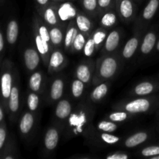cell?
<instances>
[{"instance_id":"1","label":"cell","mask_w":159,"mask_h":159,"mask_svg":"<svg viewBox=\"0 0 159 159\" xmlns=\"http://www.w3.org/2000/svg\"><path fill=\"white\" fill-rule=\"evenodd\" d=\"M123 63L120 51L110 54H101L96 60V68L92 84L96 85L114 79L120 72Z\"/></svg>"},{"instance_id":"2","label":"cell","mask_w":159,"mask_h":159,"mask_svg":"<svg viewBox=\"0 0 159 159\" xmlns=\"http://www.w3.org/2000/svg\"><path fill=\"white\" fill-rule=\"evenodd\" d=\"M94 116V110L89 104H79L74 109L68 119L67 120L64 128L66 130V136L68 138L86 134L90 122Z\"/></svg>"},{"instance_id":"3","label":"cell","mask_w":159,"mask_h":159,"mask_svg":"<svg viewBox=\"0 0 159 159\" xmlns=\"http://www.w3.org/2000/svg\"><path fill=\"white\" fill-rule=\"evenodd\" d=\"M33 34L34 45L41 56L43 66L48 68L50 55L53 51L49 34V26L43 19L34 15L33 18Z\"/></svg>"},{"instance_id":"4","label":"cell","mask_w":159,"mask_h":159,"mask_svg":"<svg viewBox=\"0 0 159 159\" xmlns=\"http://www.w3.org/2000/svg\"><path fill=\"white\" fill-rule=\"evenodd\" d=\"M48 79L44 97L48 104L56 103L57 101L63 98L66 84V78L60 72L51 75Z\"/></svg>"},{"instance_id":"5","label":"cell","mask_w":159,"mask_h":159,"mask_svg":"<svg viewBox=\"0 0 159 159\" xmlns=\"http://www.w3.org/2000/svg\"><path fill=\"white\" fill-rule=\"evenodd\" d=\"M154 105V99L145 98L144 96L137 99L123 100L113 106L115 110H124L130 114H139L145 113L150 111Z\"/></svg>"},{"instance_id":"6","label":"cell","mask_w":159,"mask_h":159,"mask_svg":"<svg viewBox=\"0 0 159 159\" xmlns=\"http://www.w3.org/2000/svg\"><path fill=\"white\" fill-rule=\"evenodd\" d=\"M115 9L120 20L126 24L131 23L137 18L138 8L134 0H116Z\"/></svg>"},{"instance_id":"7","label":"cell","mask_w":159,"mask_h":159,"mask_svg":"<svg viewBox=\"0 0 159 159\" xmlns=\"http://www.w3.org/2000/svg\"><path fill=\"white\" fill-rule=\"evenodd\" d=\"M141 40L142 30L138 28H135L133 36L126 42L124 48L120 51L123 61H129L133 58L138 50L140 48Z\"/></svg>"},{"instance_id":"8","label":"cell","mask_w":159,"mask_h":159,"mask_svg":"<svg viewBox=\"0 0 159 159\" xmlns=\"http://www.w3.org/2000/svg\"><path fill=\"white\" fill-rule=\"evenodd\" d=\"M124 32L121 28H114L109 31L103 46L100 50L101 54H110L119 51Z\"/></svg>"},{"instance_id":"9","label":"cell","mask_w":159,"mask_h":159,"mask_svg":"<svg viewBox=\"0 0 159 159\" xmlns=\"http://www.w3.org/2000/svg\"><path fill=\"white\" fill-rule=\"evenodd\" d=\"M74 110L72 102L68 98H61L56 102L54 110V117L56 119V124L60 125L64 130L65 123Z\"/></svg>"},{"instance_id":"10","label":"cell","mask_w":159,"mask_h":159,"mask_svg":"<svg viewBox=\"0 0 159 159\" xmlns=\"http://www.w3.org/2000/svg\"><path fill=\"white\" fill-rule=\"evenodd\" d=\"M62 130V127L57 124L47 128L43 136V148L47 152L50 153L57 148Z\"/></svg>"},{"instance_id":"11","label":"cell","mask_w":159,"mask_h":159,"mask_svg":"<svg viewBox=\"0 0 159 159\" xmlns=\"http://www.w3.org/2000/svg\"><path fill=\"white\" fill-rule=\"evenodd\" d=\"M96 68V61L88 59L81 61L77 65L75 71L76 79L83 82L85 85L92 83Z\"/></svg>"},{"instance_id":"12","label":"cell","mask_w":159,"mask_h":159,"mask_svg":"<svg viewBox=\"0 0 159 159\" xmlns=\"http://www.w3.org/2000/svg\"><path fill=\"white\" fill-rule=\"evenodd\" d=\"M68 64V60L61 49H53L49 58L48 73L50 75L61 72Z\"/></svg>"},{"instance_id":"13","label":"cell","mask_w":159,"mask_h":159,"mask_svg":"<svg viewBox=\"0 0 159 159\" xmlns=\"http://www.w3.org/2000/svg\"><path fill=\"white\" fill-rule=\"evenodd\" d=\"M37 12L49 27L63 23L61 22L59 17L58 2H51L49 5L45 6L43 9H39Z\"/></svg>"},{"instance_id":"14","label":"cell","mask_w":159,"mask_h":159,"mask_svg":"<svg viewBox=\"0 0 159 159\" xmlns=\"http://www.w3.org/2000/svg\"><path fill=\"white\" fill-rule=\"evenodd\" d=\"M159 8V0H149L141 15L136 18V28L144 30L148 23L154 18Z\"/></svg>"},{"instance_id":"15","label":"cell","mask_w":159,"mask_h":159,"mask_svg":"<svg viewBox=\"0 0 159 159\" xmlns=\"http://www.w3.org/2000/svg\"><path fill=\"white\" fill-rule=\"evenodd\" d=\"M38 118L39 114L37 113H34L30 110L25 112L21 116L19 124L20 133L25 136H28L35 131L39 122Z\"/></svg>"},{"instance_id":"16","label":"cell","mask_w":159,"mask_h":159,"mask_svg":"<svg viewBox=\"0 0 159 159\" xmlns=\"http://www.w3.org/2000/svg\"><path fill=\"white\" fill-rule=\"evenodd\" d=\"M48 82V79L45 73L41 70L37 69L31 73L28 81V85L30 91L38 93L41 96L44 95Z\"/></svg>"},{"instance_id":"17","label":"cell","mask_w":159,"mask_h":159,"mask_svg":"<svg viewBox=\"0 0 159 159\" xmlns=\"http://www.w3.org/2000/svg\"><path fill=\"white\" fill-rule=\"evenodd\" d=\"M23 61L26 70L29 72L32 73L38 69L42 59L35 45L26 47L23 51Z\"/></svg>"},{"instance_id":"18","label":"cell","mask_w":159,"mask_h":159,"mask_svg":"<svg viewBox=\"0 0 159 159\" xmlns=\"http://www.w3.org/2000/svg\"><path fill=\"white\" fill-rule=\"evenodd\" d=\"M66 26L65 23H61L56 26H50L49 34L53 49H61L63 48L64 39Z\"/></svg>"},{"instance_id":"19","label":"cell","mask_w":159,"mask_h":159,"mask_svg":"<svg viewBox=\"0 0 159 159\" xmlns=\"http://www.w3.org/2000/svg\"><path fill=\"white\" fill-rule=\"evenodd\" d=\"M92 17L85 14L84 12H79L76 14L75 21L79 31L87 36H90L94 30V23Z\"/></svg>"},{"instance_id":"20","label":"cell","mask_w":159,"mask_h":159,"mask_svg":"<svg viewBox=\"0 0 159 159\" xmlns=\"http://www.w3.org/2000/svg\"><path fill=\"white\" fill-rule=\"evenodd\" d=\"M79 30L78 29L75 20H71L67 25L66 30H65V39H64L63 49L65 52L69 53L71 50L72 43L75 39L76 36L79 34Z\"/></svg>"},{"instance_id":"21","label":"cell","mask_w":159,"mask_h":159,"mask_svg":"<svg viewBox=\"0 0 159 159\" xmlns=\"http://www.w3.org/2000/svg\"><path fill=\"white\" fill-rule=\"evenodd\" d=\"M156 34L153 30L148 31L143 37L140 45V53L141 55H148L156 45Z\"/></svg>"},{"instance_id":"22","label":"cell","mask_w":159,"mask_h":159,"mask_svg":"<svg viewBox=\"0 0 159 159\" xmlns=\"http://www.w3.org/2000/svg\"><path fill=\"white\" fill-rule=\"evenodd\" d=\"M99 17H100V19H99L100 26L108 30H112L117 24L118 19H119L117 12L115 9H110V10L103 12Z\"/></svg>"},{"instance_id":"23","label":"cell","mask_w":159,"mask_h":159,"mask_svg":"<svg viewBox=\"0 0 159 159\" xmlns=\"http://www.w3.org/2000/svg\"><path fill=\"white\" fill-rule=\"evenodd\" d=\"M110 84L109 81H106V82H101V83L95 85V88L90 93V100L94 103L100 102L107 96L109 89H110Z\"/></svg>"},{"instance_id":"24","label":"cell","mask_w":159,"mask_h":159,"mask_svg":"<svg viewBox=\"0 0 159 159\" xmlns=\"http://www.w3.org/2000/svg\"><path fill=\"white\" fill-rule=\"evenodd\" d=\"M149 134L146 131H138L130 135L124 140L123 145L127 148H134L147 141Z\"/></svg>"},{"instance_id":"25","label":"cell","mask_w":159,"mask_h":159,"mask_svg":"<svg viewBox=\"0 0 159 159\" xmlns=\"http://www.w3.org/2000/svg\"><path fill=\"white\" fill-rule=\"evenodd\" d=\"M156 90V85L150 81H144L137 84L133 89L131 94L135 96H147L152 94Z\"/></svg>"},{"instance_id":"26","label":"cell","mask_w":159,"mask_h":159,"mask_svg":"<svg viewBox=\"0 0 159 159\" xmlns=\"http://www.w3.org/2000/svg\"><path fill=\"white\" fill-rule=\"evenodd\" d=\"M82 11L92 18L99 16L98 0H80Z\"/></svg>"},{"instance_id":"27","label":"cell","mask_w":159,"mask_h":159,"mask_svg":"<svg viewBox=\"0 0 159 159\" xmlns=\"http://www.w3.org/2000/svg\"><path fill=\"white\" fill-rule=\"evenodd\" d=\"M109 31L110 30L102 27V26H99L97 29H95L93 30L91 36L93 37V40H94L96 52L100 51L101 48L103 46V43L105 42V40L107 38Z\"/></svg>"},{"instance_id":"28","label":"cell","mask_w":159,"mask_h":159,"mask_svg":"<svg viewBox=\"0 0 159 159\" xmlns=\"http://www.w3.org/2000/svg\"><path fill=\"white\" fill-rule=\"evenodd\" d=\"M12 87V76L9 71H6L1 77V92L3 98L9 99Z\"/></svg>"},{"instance_id":"29","label":"cell","mask_w":159,"mask_h":159,"mask_svg":"<svg viewBox=\"0 0 159 159\" xmlns=\"http://www.w3.org/2000/svg\"><path fill=\"white\" fill-rule=\"evenodd\" d=\"M20 89L15 84L12 85L10 96L9 98V108L12 113H16L20 110Z\"/></svg>"},{"instance_id":"30","label":"cell","mask_w":159,"mask_h":159,"mask_svg":"<svg viewBox=\"0 0 159 159\" xmlns=\"http://www.w3.org/2000/svg\"><path fill=\"white\" fill-rule=\"evenodd\" d=\"M19 37V24L16 20H12L9 22L6 30V38L10 45L15 44Z\"/></svg>"},{"instance_id":"31","label":"cell","mask_w":159,"mask_h":159,"mask_svg":"<svg viewBox=\"0 0 159 159\" xmlns=\"http://www.w3.org/2000/svg\"><path fill=\"white\" fill-rule=\"evenodd\" d=\"M89 36H87L86 34L79 31V34L76 36L74 42L72 43L71 50H70V54H77V53L81 52L83 51V48L85 47L86 40Z\"/></svg>"},{"instance_id":"32","label":"cell","mask_w":159,"mask_h":159,"mask_svg":"<svg viewBox=\"0 0 159 159\" xmlns=\"http://www.w3.org/2000/svg\"><path fill=\"white\" fill-rule=\"evenodd\" d=\"M40 103V95L37 93L30 91L26 98V105L30 111L37 113L39 110Z\"/></svg>"},{"instance_id":"33","label":"cell","mask_w":159,"mask_h":159,"mask_svg":"<svg viewBox=\"0 0 159 159\" xmlns=\"http://www.w3.org/2000/svg\"><path fill=\"white\" fill-rule=\"evenodd\" d=\"M85 84L78 79H73L71 83V94L73 99H79L82 97Z\"/></svg>"},{"instance_id":"34","label":"cell","mask_w":159,"mask_h":159,"mask_svg":"<svg viewBox=\"0 0 159 159\" xmlns=\"http://www.w3.org/2000/svg\"><path fill=\"white\" fill-rule=\"evenodd\" d=\"M118 128H119V125H118L117 123L113 122L108 119L100 120L96 124V130L100 132L113 133Z\"/></svg>"},{"instance_id":"35","label":"cell","mask_w":159,"mask_h":159,"mask_svg":"<svg viewBox=\"0 0 159 159\" xmlns=\"http://www.w3.org/2000/svg\"><path fill=\"white\" fill-rule=\"evenodd\" d=\"M130 116H132V115L127 112L124 111V110H116V111H113L107 114L106 116V118L113 121V122L120 124V123L125 122L130 117Z\"/></svg>"},{"instance_id":"36","label":"cell","mask_w":159,"mask_h":159,"mask_svg":"<svg viewBox=\"0 0 159 159\" xmlns=\"http://www.w3.org/2000/svg\"><path fill=\"white\" fill-rule=\"evenodd\" d=\"M97 138L102 143L108 145H113L116 144L120 141V138L117 135H114L112 133H107V132H101L98 134Z\"/></svg>"},{"instance_id":"37","label":"cell","mask_w":159,"mask_h":159,"mask_svg":"<svg viewBox=\"0 0 159 159\" xmlns=\"http://www.w3.org/2000/svg\"><path fill=\"white\" fill-rule=\"evenodd\" d=\"M115 5H116V0H98L99 15H102L103 12L110 9H115Z\"/></svg>"},{"instance_id":"38","label":"cell","mask_w":159,"mask_h":159,"mask_svg":"<svg viewBox=\"0 0 159 159\" xmlns=\"http://www.w3.org/2000/svg\"><path fill=\"white\" fill-rule=\"evenodd\" d=\"M96 52V46H95L94 40H93L92 36L90 35L87 39L86 43H85V47L83 48V54L85 57H91L92 56L94 55Z\"/></svg>"},{"instance_id":"39","label":"cell","mask_w":159,"mask_h":159,"mask_svg":"<svg viewBox=\"0 0 159 159\" xmlns=\"http://www.w3.org/2000/svg\"><path fill=\"white\" fill-rule=\"evenodd\" d=\"M159 155V146L152 145L144 148L140 152V155L144 158H151Z\"/></svg>"},{"instance_id":"40","label":"cell","mask_w":159,"mask_h":159,"mask_svg":"<svg viewBox=\"0 0 159 159\" xmlns=\"http://www.w3.org/2000/svg\"><path fill=\"white\" fill-rule=\"evenodd\" d=\"M130 158V154L125 152H112L106 156L107 159H128Z\"/></svg>"},{"instance_id":"41","label":"cell","mask_w":159,"mask_h":159,"mask_svg":"<svg viewBox=\"0 0 159 159\" xmlns=\"http://www.w3.org/2000/svg\"><path fill=\"white\" fill-rule=\"evenodd\" d=\"M36 2V7H37V11L39 9H41L49 5L51 2V0H35Z\"/></svg>"},{"instance_id":"42","label":"cell","mask_w":159,"mask_h":159,"mask_svg":"<svg viewBox=\"0 0 159 159\" xmlns=\"http://www.w3.org/2000/svg\"><path fill=\"white\" fill-rule=\"evenodd\" d=\"M6 129L3 127H0V149L3 147L6 141Z\"/></svg>"},{"instance_id":"43","label":"cell","mask_w":159,"mask_h":159,"mask_svg":"<svg viewBox=\"0 0 159 159\" xmlns=\"http://www.w3.org/2000/svg\"><path fill=\"white\" fill-rule=\"evenodd\" d=\"M3 48H4V40H3L2 34L0 32V52L2 51Z\"/></svg>"},{"instance_id":"44","label":"cell","mask_w":159,"mask_h":159,"mask_svg":"<svg viewBox=\"0 0 159 159\" xmlns=\"http://www.w3.org/2000/svg\"><path fill=\"white\" fill-rule=\"evenodd\" d=\"M73 158H79V159H88L91 158V156H88V155H84V156H81V155H74V156L71 157Z\"/></svg>"},{"instance_id":"45","label":"cell","mask_w":159,"mask_h":159,"mask_svg":"<svg viewBox=\"0 0 159 159\" xmlns=\"http://www.w3.org/2000/svg\"><path fill=\"white\" fill-rule=\"evenodd\" d=\"M3 116H4V114H3V111H2V110L1 107H0V122L2 120Z\"/></svg>"},{"instance_id":"46","label":"cell","mask_w":159,"mask_h":159,"mask_svg":"<svg viewBox=\"0 0 159 159\" xmlns=\"http://www.w3.org/2000/svg\"><path fill=\"white\" fill-rule=\"evenodd\" d=\"M151 159H159V155H155V156L151 157Z\"/></svg>"},{"instance_id":"47","label":"cell","mask_w":159,"mask_h":159,"mask_svg":"<svg viewBox=\"0 0 159 159\" xmlns=\"http://www.w3.org/2000/svg\"><path fill=\"white\" fill-rule=\"evenodd\" d=\"M156 49H157V51H159V40L158 41V43H156Z\"/></svg>"},{"instance_id":"48","label":"cell","mask_w":159,"mask_h":159,"mask_svg":"<svg viewBox=\"0 0 159 159\" xmlns=\"http://www.w3.org/2000/svg\"><path fill=\"white\" fill-rule=\"evenodd\" d=\"M52 2H60L65 1V0H51Z\"/></svg>"},{"instance_id":"49","label":"cell","mask_w":159,"mask_h":159,"mask_svg":"<svg viewBox=\"0 0 159 159\" xmlns=\"http://www.w3.org/2000/svg\"><path fill=\"white\" fill-rule=\"evenodd\" d=\"M134 1H138V2H139V1H141V0H134Z\"/></svg>"},{"instance_id":"50","label":"cell","mask_w":159,"mask_h":159,"mask_svg":"<svg viewBox=\"0 0 159 159\" xmlns=\"http://www.w3.org/2000/svg\"><path fill=\"white\" fill-rule=\"evenodd\" d=\"M65 1H66V0H65Z\"/></svg>"}]
</instances>
